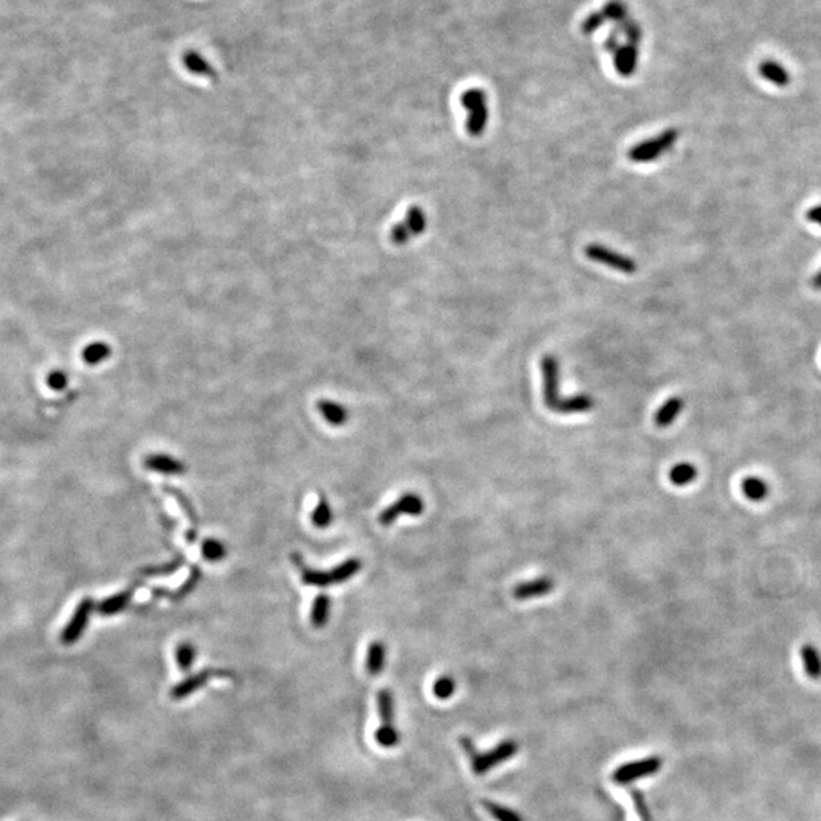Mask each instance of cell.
I'll list each match as a JSON object with an SVG mask.
<instances>
[{
    "instance_id": "7c38bea8",
    "label": "cell",
    "mask_w": 821,
    "mask_h": 821,
    "mask_svg": "<svg viewBox=\"0 0 821 821\" xmlns=\"http://www.w3.org/2000/svg\"><path fill=\"white\" fill-rule=\"evenodd\" d=\"M611 55H613V64L619 75L628 78V76L636 72L639 61V46L627 43L624 46H619Z\"/></svg>"
},
{
    "instance_id": "d590c367",
    "label": "cell",
    "mask_w": 821,
    "mask_h": 821,
    "mask_svg": "<svg viewBox=\"0 0 821 821\" xmlns=\"http://www.w3.org/2000/svg\"><path fill=\"white\" fill-rule=\"evenodd\" d=\"M605 22H607V20H605L604 14L601 11H596V12L589 14V16L586 19H584V22L581 25V29H583L584 34H586V36H590V34H593V32H596L598 29H600V27Z\"/></svg>"
},
{
    "instance_id": "277c9868",
    "label": "cell",
    "mask_w": 821,
    "mask_h": 821,
    "mask_svg": "<svg viewBox=\"0 0 821 821\" xmlns=\"http://www.w3.org/2000/svg\"><path fill=\"white\" fill-rule=\"evenodd\" d=\"M463 107L467 110V122L465 130L471 137H479L484 134L487 123H489V107H487V95L482 88H469L461 96Z\"/></svg>"
},
{
    "instance_id": "4fadbf2b",
    "label": "cell",
    "mask_w": 821,
    "mask_h": 821,
    "mask_svg": "<svg viewBox=\"0 0 821 821\" xmlns=\"http://www.w3.org/2000/svg\"><path fill=\"white\" fill-rule=\"evenodd\" d=\"M145 465L152 471L163 473V475H182L186 471L184 464L180 459L172 458L164 454L148 455L145 459Z\"/></svg>"
},
{
    "instance_id": "60d3db41",
    "label": "cell",
    "mask_w": 821,
    "mask_h": 821,
    "mask_svg": "<svg viewBox=\"0 0 821 821\" xmlns=\"http://www.w3.org/2000/svg\"><path fill=\"white\" fill-rule=\"evenodd\" d=\"M806 218H808V221L813 222V224L821 227V204L809 208V210L806 212Z\"/></svg>"
},
{
    "instance_id": "30bf717a",
    "label": "cell",
    "mask_w": 821,
    "mask_h": 821,
    "mask_svg": "<svg viewBox=\"0 0 821 821\" xmlns=\"http://www.w3.org/2000/svg\"><path fill=\"white\" fill-rule=\"evenodd\" d=\"M227 671H212V670H206V671H199L197 674H193V676L186 677L183 681H180L178 685H175L172 687L171 691V698L180 701L184 700L186 697H189V695L195 694L198 691V689L203 687L208 680L213 677H228Z\"/></svg>"
},
{
    "instance_id": "3957f363",
    "label": "cell",
    "mask_w": 821,
    "mask_h": 821,
    "mask_svg": "<svg viewBox=\"0 0 821 821\" xmlns=\"http://www.w3.org/2000/svg\"><path fill=\"white\" fill-rule=\"evenodd\" d=\"M378 711L380 726L376 730L374 737L380 747L393 748L399 744L400 735L394 726V697L389 689H382L378 694Z\"/></svg>"
},
{
    "instance_id": "ab89813d",
    "label": "cell",
    "mask_w": 821,
    "mask_h": 821,
    "mask_svg": "<svg viewBox=\"0 0 821 821\" xmlns=\"http://www.w3.org/2000/svg\"><path fill=\"white\" fill-rule=\"evenodd\" d=\"M47 382H49V387H51V388H53V389H62V388H66V385H67V378H66V374H62L60 371H55V373H52L51 376H49V380Z\"/></svg>"
},
{
    "instance_id": "2e32d148",
    "label": "cell",
    "mask_w": 821,
    "mask_h": 821,
    "mask_svg": "<svg viewBox=\"0 0 821 821\" xmlns=\"http://www.w3.org/2000/svg\"><path fill=\"white\" fill-rule=\"evenodd\" d=\"M385 660H387V646L384 642H380V640H374V642L368 645L365 667H367V672L370 674V676H379V674L384 671Z\"/></svg>"
},
{
    "instance_id": "d4e9b609",
    "label": "cell",
    "mask_w": 821,
    "mask_h": 821,
    "mask_svg": "<svg viewBox=\"0 0 821 821\" xmlns=\"http://www.w3.org/2000/svg\"><path fill=\"white\" fill-rule=\"evenodd\" d=\"M363 569V561L358 559H349L338 565L335 569L330 570V578L332 583L339 584V583H345L349 581L352 576L356 575L359 570Z\"/></svg>"
},
{
    "instance_id": "ffe728a7",
    "label": "cell",
    "mask_w": 821,
    "mask_h": 821,
    "mask_svg": "<svg viewBox=\"0 0 821 821\" xmlns=\"http://www.w3.org/2000/svg\"><path fill=\"white\" fill-rule=\"evenodd\" d=\"M183 62H184V67L187 69V71L195 73V75L206 76V78H208V79L218 78L217 71H215V69L208 64V61L206 58L201 57V55L197 52H193V51L186 52L183 57Z\"/></svg>"
},
{
    "instance_id": "7a4b0ae2",
    "label": "cell",
    "mask_w": 821,
    "mask_h": 821,
    "mask_svg": "<svg viewBox=\"0 0 821 821\" xmlns=\"http://www.w3.org/2000/svg\"><path fill=\"white\" fill-rule=\"evenodd\" d=\"M680 133L677 128H667L652 138L640 142L628 151V158L635 163H650L665 156L677 143Z\"/></svg>"
},
{
    "instance_id": "b9f144b4",
    "label": "cell",
    "mask_w": 821,
    "mask_h": 821,
    "mask_svg": "<svg viewBox=\"0 0 821 821\" xmlns=\"http://www.w3.org/2000/svg\"><path fill=\"white\" fill-rule=\"evenodd\" d=\"M812 284L816 289H821V269L816 274V277L812 278Z\"/></svg>"
},
{
    "instance_id": "4dcf8cb0",
    "label": "cell",
    "mask_w": 821,
    "mask_h": 821,
    "mask_svg": "<svg viewBox=\"0 0 821 821\" xmlns=\"http://www.w3.org/2000/svg\"><path fill=\"white\" fill-rule=\"evenodd\" d=\"M482 806L484 809L498 821H524L519 812H514L510 808H505V806H500L498 803L489 802V800H484Z\"/></svg>"
},
{
    "instance_id": "e575fe53",
    "label": "cell",
    "mask_w": 821,
    "mask_h": 821,
    "mask_svg": "<svg viewBox=\"0 0 821 821\" xmlns=\"http://www.w3.org/2000/svg\"><path fill=\"white\" fill-rule=\"evenodd\" d=\"M455 692V680L449 676H443L434 683V695L440 700H448Z\"/></svg>"
},
{
    "instance_id": "d6986e66",
    "label": "cell",
    "mask_w": 821,
    "mask_h": 821,
    "mask_svg": "<svg viewBox=\"0 0 821 821\" xmlns=\"http://www.w3.org/2000/svg\"><path fill=\"white\" fill-rule=\"evenodd\" d=\"M133 595H134L133 589L123 590V592H121V593L113 595V596L107 598V600L101 601L99 605H97V610H99V613L103 616H113V615L121 613L122 610L127 609V605L130 604Z\"/></svg>"
},
{
    "instance_id": "f35d334b",
    "label": "cell",
    "mask_w": 821,
    "mask_h": 821,
    "mask_svg": "<svg viewBox=\"0 0 821 821\" xmlns=\"http://www.w3.org/2000/svg\"><path fill=\"white\" fill-rule=\"evenodd\" d=\"M168 490L171 491V495L175 496V499L178 500V502L182 504V508L187 513V516H189V519L193 522V524H197V519H195L197 516H195V513H193V510L191 508V504H187V499L182 495V491L173 490V489H168Z\"/></svg>"
},
{
    "instance_id": "5bb4252c",
    "label": "cell",
    "mask_w": 821,
    "mask_h": 821,
    "mask_svg": "<svg viewBox=\"0 0 821 821\" xmlns=\"http://www.w3.org/2000/svg\"><path fill=\"white\" fill-rule=\"evenodd\" d=\"M759 71L761 76L763 79H767L771 84H774L777 87H786L789 86L791 82V75L789 72L786 71V69L781 64V62L773 61V60H767L762 61L759 64Z\"/></svg>"
},
{
    "instance_id": "1f68e13d",
    "label": "cell",
    "mask_w": 821,
    "mask_h": 821,
    "mask_svg": "<svg viewBox=\"0 0 821 821\" xmlns=\"http://www.w3.org/2000/svg\"><path fill=\"white\" fill-rule=\"evenodd\" d=\"M333 520V514H332V508L327 502V499L324 496H319L318 505L312 513V524L318 528H326L332 524Z\"/></svg>"
},
{
    "instance_id": "83f0119b",
    "label": "cell",
    "mask_w": 821,
    "mask_h": 821,
    "mask_svg": "<svg viewBox=\"0 0 821 821\" xmlns=\"http://www.w3.org/2000/svg\"><path fill=\"white\" fill-rule=\"evenodd\" d=\"M601 12L604 14V17L607 22H615L616 25L624 23L625 20L628 19L627 6H625L621 0H610L609 3H605L602 6Z\"/></svg>"
},
{
    "instance_id": "6da1fadb",
    "label": "cell",
    "mask_w": 821,
    "mask_h": 821,
    "mask_svg": "<svg viewBox=\"0 0 821 821\" xmlns=\"http://www.w3.org/2000/svg\"><path fill=\"white\" fill-rule=\"evenodd\" d=\"M459 744H461V747L465 751V755L469 756L471 768H473V771H475V774H478V776L487 774V771H490L491 768L498 767V765L506 762L508 759H511V757L519 751L517 744L514 741L500 742L499 746H496L495 748H491L489 751H484V753L476 750V747L473 746L471 739H469L467 736H463L461 739H459Z\"/></svg>"
},
{
    "instance_id": "52a82bcc",
    "label": "cell",
    "mask_w": 821,
    "mask_h": 821,
    "mask_svg": "<svg viewBox=\"0 0 821 821\" xmlns=\"http://www.w3.org/2000/svg\"><path fill=\"white\" fill-rule=\"evenodd\" d=\"M660 768H662V759L657 756H652L642 761L621 765V767L613 771V776L611 777H613V781L619 785H628L637 781V779L656 774Z\"/></svg>"
},
{
    "instance_id": "4316f807",
    "label": "cell",
    "mask_w": 821,
    "mask_h": 821,
    "mask_svg": "<svg viewBox=\"0 0 821 821\" xmlns=\"http://www.w3.org/2000/svg\"><path fill=\"white\" fill-rule=\"evenodd\" d=\"M405 222L409 228V232L413 233V236H419V234H423L424 232H426V227H428L426 213H424L423 208L419 206H413L408 208Z\"/></svg>"
},
{
    "instance_id": "8992f818",
    "label": "cell",
    "mask_w": 821,
    "mask_h": 821,
    "mask_svg": "<svg viewBox=\"0 0 821 821\" xmlns=\"http://www.w3.org/2000/svg\"><path fill=\"white\" fill-rule=\"evenodd\" d=\"M541 374H543V402L548 409L555 413L560 405V365L559 360L551 354H546L541 359Z\"/></svg>"
},
{
    "instance_id": "836d02e7",
    "label": "cell",
    "mask_w": 821,
    "mask_h": 821,
    "mask_svg": "<svg viewBox=\"0 0 821 821\" xmlns=\"http://www.w3.org/2000/svg\"><path fill=\"white\" fill-rule=\"evenodd\" d=\"M616 29L619 31V34H624L625 38H627V43L631 45H640V40H642V29H640V25H637L633 19H627L624 23L617 25Z\"/></svg>"
},
{
    "instance_id": "cb8c5ba5",
    "label": "cell",
    "mask_w": 821,
    "mask_h": 821,
    "mask_svg": "<svg viewBox=\"0 0 821 821\" xmlns=\"http://www.w3.org/2000/svg\"><path fill=\"white\" fill-rule=\"evenodd\" d=\"M697 476H698V470L691 463L676 464L670 470V481L677 487H685L687 484H692Z\"/></svg>"
},
{
    "instance_id": "44dd1931",
    "label": "cell",
    "mask_w": 821,
    "mask_h": 821,
    "mask_svg": "<svg viewBox=\"0 0 821 821\" xmlns=\"http://www.w3.org/2000/svg\"><path fill=\"white\" fill-rule=\"evenodd\" d=\"M294 560L297 565L300 566L302 580L304 584H308V586H317V587H326V586H329V584H332L330 572H323V570L306 567V565L302 561V556L297 554H294Z\"/></svg>"
},
{
    "instance_id": "9c48e42d",
    "label": "cell",
    "mask_w": 821,
    "mask_h": 821,
    "mask_svg": "<svg viewBox=\"0 0 821 821\" xmlns=\"http://www.w3.org/2000/svg\"><path fill=\"white\" fill-rule=\"evenodd\" d=\"M93 607H95V604L92 600H90V598H86V600H82L78 604V607H76L73 616L71 617V621L67 622L64 630H62V633H61L62 644L72 645L75 642H78L87 628Z\"/></svg>"
},
{
    "instance_id": "484cf974",
    "label": "cell",
    "mask_w": 821,
    "mask_h": 821,
    "mask_svg": "<svg viewBox=\"0 0 821 821\" xmlns=\"http://www.w3.org/2000/svg\"><path fill=\"white\" fill-rule=\"evenodd\" d=\"M329 615H330V598L327 595H318L314 601V605H312V611H310V621L314 624V627L321 628L329 621Z\"/></svg>"
},
{
    "instance_id": "ac0fdd59",
    "label": "cell",
    "mask_w": 821,
    "mask_h": 821,
    "mask_svg": "<svg viewBox=\"0 0 821 821\" xmlns=\"http://www.w3.org/2000/svg\"><path fill=\"white\" fill-rule=\"evenodd\" d=\"M317 408L319 414L326 419V421L329 424H333V426H341V424H344L349 420V410L338 402L319 400L317 403Z\"/></svg>"
},
{
    "instance_id": "74e56055",
    "label": "cell",
    "mask_w": 821,
    "mask_h": 821,
    "mask_svg": "<svg viewBox=\"0 0 821 821\" xmlns=\"http://www.w3.org/2000/svg\"><path fill=\"white\" fill-rule=\"evenodd\" d=\"M630 794H631L633 802H635V808H636V811L639 813V817L642 818V821H650L651 817H650L648 809H646V805H645V800L642 797V792L637 791V789H631Z\"/></svg>"
},
{
    "instance_id": "8fae6325",
    "label": "cell",
    "mask_w": 821,
    "mask_h": 821,
    "mask_svg": "<svg viewBox=\"0 0 821 821\" xmlns=\"http://www.w3.org/2000/svg\"><path fill=\"white\" fill-rule=\"evenodd\" d=\"M555 587V581L549 576H540L532 581L520 583L513 589V598L517 601H528L532 598L549 595Z\"/></svg>"
},
{
    "instance_id": "e0dca14e",
    "label": "cell",
    "mask_w": 821,
    "mask_h": 821,
    "mask_svg": "<svg viewBox=\"0 0 821 821\" xmlns=\"http://www.w3.org/2000/svg\"><path fill=\"white\" fill-rule=\"evenodd\" d=\"M685 408V402L681 397H671L670 400H666L662 406L659 408V410L656 413V424L659 428H667L671 426V424L676 421L677 417L680 415L681 410Z\"/></svg>"
},
{
    "instance_id": "ba28073f",
    "label": "cell",
    "mask_w": 821,
    "mask_h": 821,
    "mask_svg": "<svg viewBox=\"0 0 821 821\" xmlns=\"http://www.w3.org/2000/svg\"><path fill=\"white\" fill-rule=\"evenodd\" d=\"M424 511L423 499L415 495V493H406L394 504L387 506L384 511L379 514V524L384 526H389L399 519L400 514H408V516H420Z\"/></svg>"
},
{
    "instance_id": "603a6c76",
    "label": "cell",
    "mask_w": 821,
    "mask_h": 821,
    "mask_svg": "<svg viewBox=\"0 0 821 821\" xmlns=\"http://www.w3.org/2000/svg\"><path fill=\"white\" fill-rule=\"evenodd\" d=\"M802 660L805 671L813 680L821 678V654L811 644L802 646Z\"/></svg>"
},
{
    "instance_id": "f1b7e54d",
    "label": "cell",
    "mask_w": 821,
    "mask_h": 821,
    "mask_svg": "<svg viewBox=\"0 0 821 821\" xmlns=\"http://www.w3.org/2000/svg\"><path fill=\"white\" fill-rule=\"evenodd\" d=\"M197 657V648L191 642H182L175 648V659L180 670L187 672L192 670V665Z\"/></svg>"
},
{
    "instance_id": "5b68a950",
    "label": "cell",
    "mask_w": 821,
    "mask_h": 821,
    "mask_svg": "<svg viewBox=\"0 0 821 821\" xmlns=\"http://www.w3.org/2000/svg\"><path fill=\"white\" fill-rule=\"evenodd\" d=\"M584 253H586L590 260L601 263V265L605 267H610L616 271H621L624 274H635L637 271V263L635 262V259L613 252V249L604 247L601 243H590V245H587L586 249H584Z\"/></svg>"
},
{
    "instance_id": "d6a6232c",
    "label": "cell",
    "mask_w": 821,
    "mask_h": 821,
    "mask_svg": "<svg viewBox=\"0 0 821 821\" xmlns=\"http://www.w3.org/2000/svg\"><path fill=\"white\" fill-rule=\"evenodd\" d=\"M110 347L103 343H95L92 345H88L87 349L82 353V356H84V360L87 364H99L102 360H106L110 356Z\"/></svg>"
},
{
    "instance_id": "f546056e",
    "label": "cell",
    "mask_w": 821,
    "mask_h": 821,
    "mask_svg": "<svg viewBox=\"0 0 821 821\" xmlns=\"http://www.w3.org/2000/svg\"><path fill=\"white\" fill-rule=\"evenodd\" d=\"M201 552L207 561H219L227 555V548L218 539H206L201 545Z\"/></svg>"
},
{
    "instance_id": "8d00e7d4",
    "label": "cell",
    "mask_w": 821,
    "mask_h": 821,
    "mask_svg": "<svg viewBox=\"0 0 821 821\" xmlns=\"http://www.w3.org/2000/svg\"><path fill=\"white\" fill-rule=\"evenodd\" d=\"M389 238H391V242L395 243V245H405V243L413 238V233L409 232V228L406 225V222H399V224L393 225L391 228V234H389Z\"/></svg>"
},
{
    "instance_id": "7402d4cb",
    "label": "cell",
    "mask_w": 821,
    "mask_h": 821,
    "mask_svg": "<svg viewBox=\"0 0 821 821\" xmlns=\"http://www.w3.org/2000/svg\"><path fill=\"white\" fill-rule=\"evenodd\" d=\"M741 487H742V493L746 495V498L753 500V502H761V500L767 499L768 493H770L768 484L765 482L762 478H757V476L744 478Z\"/></svg>"
},
{
    "instance_id": "9a60e30c",
    "label": "cell",
    "mask_w": 821,
    "mask_h": 821,
    "mask_svg": "<svg viewBox=\"0 0 821 821\" xmlns=\"http://www.w3.org/2000/svg\"><path fill=\"white\" fill-rule=\"evenodd\" d=\"M595 406V400L589 394H575L567 399H561L555 413L559 414H583L589 413Z\"/></svg>"
}]
</instances>
